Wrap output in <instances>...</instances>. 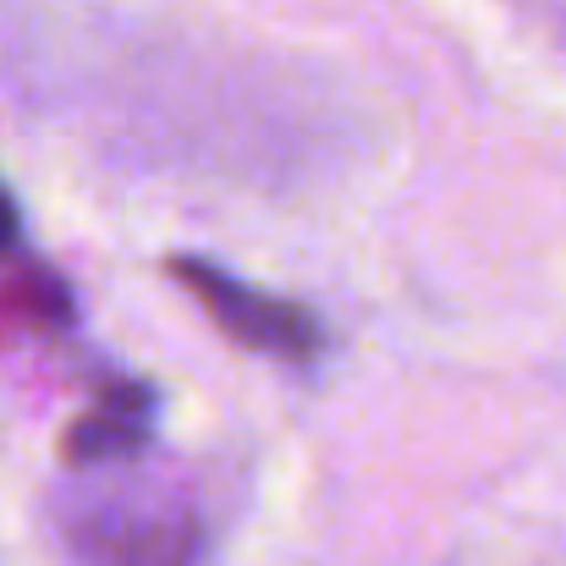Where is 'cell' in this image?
Instances as JSON below:
<instances>
[{"mask_svg": "<svg viewBox=\"0 0 566 566\" xmlns=\"http://www.w3.org/2000/svg\"><path fill=\"white\" fill-rule=\"evenodd\" d=\"M17 242H22V214H17L11 188L0 182V253H17Z\"/></svg>", "mask_w": 566, "mask_h": 566, "instance_id": "obj_4", "label": "cell"}, {"mask_svg": "<svg viewBox=\"0 0 566 566\" xmlns=\"http://www.w3.org/2000/svg\"><path fill=\"white\" fill-rule=\"evenodd\" d=\"M160 418V390L149 379H105L94 401L66 423L61 434V462L88 473V468H127L138 451H149Z\"/></svg>", "mask_w": 566, "mask_h": 566, "instance_id": "obj_3", "label": "cell"}, {"mask_svg": "<svg viewBox=\"0 0 566 566\" xmlns=\"http://www.w3.org/2000/svg\"><path fill=\"white\" fill-rule=\"evenodd\" d=\"M55 528L77 566H203L209 551L198 501L166 479L83 484L55 506Z\"/></svg>", "mask_w": 566, "mask_h": 566, "instance_id": "obj_1", "label": "cell"}, {"mask_svg": "<svg viewBox=\"0 0 566 566\" xmlns=\"http://www.w3.org/2000/svg\"><path fill=\"white\" fill-rule=\"evenodd\" d=\"M171 281L188 292L192 303L214 319L220 336H231L237 347L259 353V358H275V364H314L325 347H331V331L325 319L308 308V303H292V297H275L231 270H220L214 259L203 253H177L171 264Z\"/></svg>", "mask_w": 566, "mask_h": 566, "instance_id": "obj_2", "label": "cell"}]
</instances>
